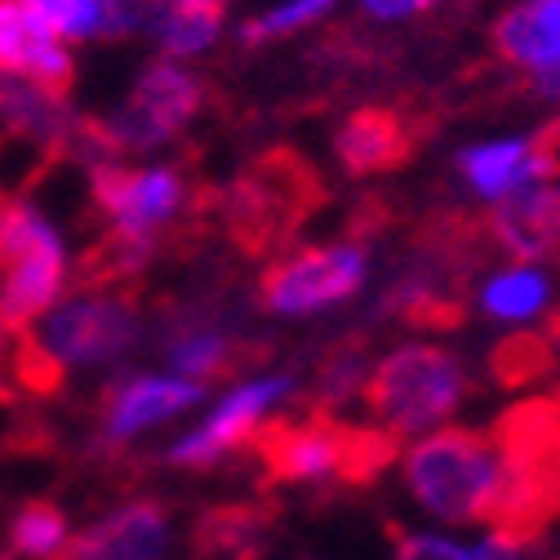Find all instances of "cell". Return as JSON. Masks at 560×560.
Masks as SVG:
<instances>
[{
  "label": "cell",
  "instance_id": "8fae6325",
  "mask_svg": "<svg viewBox=\"0 0 560 560\" xmlns=\"http://www.w3.org/2000/svg\"><path fill=\"white\" fill-rule=\"evenodd\" d=\"M129 338H133V307L125 299H90V303L62 307L49 320L40 347L67 370V365L112 361L129 347Z\"/></svg>",
  "mask_w": 560,
  "mask_h": 560
},
{
  "label": "cell",
  "instance_id": "83f0119b",
  "mask_svg": "<svg viewBox=\"0 0 560 560\" xmlns=\"http://www.w3.org/2000/svg\"><path fill=\"white\" fill-rule=\"evenodd\" d=\"M338 0H280L276 10L258 14L245 32V40H271V36H290L299 27H312L316 19H325Z\"/></svg>",
  "mask_w": 560,
  "mask_h": 560
},
{
  "label": "cell",
  "instance_id": "5b68a950",
  "mask_svg": "<svg viewBox=\"0 0 560 560\" xmlns=\"http://www.w3.org/2000/svg\"><path fill=\"white\" fill-rule=\"evenodd\" d=\"M67 285L58 232L27 200H0V329H27Z\"/></svg>",
  "mask_w": 560,
  "mask_h": 560
},
{
  "label": "cell",
  "instance_id": "d6986e66",
  "mask_svg": "<svg viewBox=\"0 0 560 560\" xmlns=\"http://www.w3.org/2000/svg\"><path fill=\"white\" fill-rule=\"evenodd\" d=\"M458 170L463 178L489 196V200H503L529 183H551L529 148V138H503V143H485V148H467L458 156Z\"/></svg>",
  "mask_w": 560,
  "mask_h": 560
},
{
  "label": "cell",
  "instance_id": "5bb4252c",
  "mask_svg": "<svg viewBox=\"0 0 560 560\" xmlns=\"http://www.w3.org/2000/svg\"><path fill=\"white\" fill-rule=\"evenodd\" d=\"M499 249H508L521 262L560 254V187L556 183H529L512 196L489 219Z\"/></svg>",
  "mask_w": 560,
  "mask_h": 560
},
{
  "label": "cell",
  "instance_id": "d4e9b609",
  "mask_svg": "<svg viewBox=\"0 0 560 560\" xmlns=\"http://www.w3.org/2000/svg\"><path fill=\"white\" fill-rule=\"evenodd\" d=\"M62 542H67V516H62L58 503L36 499V503H27V508L14 516V525H10V547H14L19 556L54 560Z\"/></svg>",
  "mask_w": 560,
  "mask_h": 560
},
{
  "label": "cell",
  "instance_id": "ac0fdd59",
  "mask_svg": "<svg viewBox=\"0 0 560 560\" xmlns=\"http://www.w3.org/2000/svg\"><path fill=\"white\" fill-rule=\"evenodd\" d=\"M228 0H143L138 23H148L152 36L170 58H196L223 36Z\"/></svg>",
  "mask_w": 560,
  "mask_h": 560
},
{
  "label": "cell",
  "instance_id": "f1b7e54d",
  "mask_svg": "<svg viewBox=\"0 0 560 560\" xmlns=\"http://www.w3.org/2000/svg\"><path fill=\"white\" fill-rule=\"evenodd\" d=\"M436 0H361V10L370 19H383V23H396V19H413V14H423L432 10Z\"/></svg>",
  "mask_w": 560,
  "mask_h": 560
},
{
  "label": "cell",
  "instance_id": "4316f807",
  "mask_svg": "<svg viewBox=\"0 0 560 560\" xmlns=\"http://www.w3.org/2000/svg\"><path fill=\"white\" fill-rule=\"evenodd\" d=\"M547 303V276L529 271V267H516V271H503L494 285L485 290V307L489 316H503V320H516V316H529Z\"/></svg>",
  "mask_w": 560,
  "mask_h": 560
},
{
  "label": "cell",
  "instance_id": "ffe728a7",
  "mask_svg": "<svg viewBox=\"0 0 560 560\" xmlns=\"http://www.w3.org/2000/svg\"><path fill=\"white\" fill-rule=\"evenodd\" d=\"M27 14H36L62 40H90V36H120L138 27L133 0H19Z\"/></svg>",
  "mask_w": 560,
  "mask_h": 560
},
{
  "label": "cell",
  "instance_id": "9c48e42d",
  "mask_svg": "<svg viewBox=\"0 0 560 560\" xmlns=\"http://www.w3.org/2000/svg\"><path fill=\"white\" fill-rule=\"evenodd\" d=\"M94 187V205L107 214L112 232L138 245H156V232L178 214L187 187L174 170L156 165V170H125V165H94L90 174Z\"/></svg>",
  "mask_w": 560,
  "mask_h": 560
},
{
  "label": "cell",
  "instance_id": "44dd1931",
  "mask_svg": "<svg viewBox=\"0 0 560 560\" xmlns=\"http://www.w3.org/2000/svg\"><path fill=\"white\" fill-rule=\"evenodd\" d=\"M245 342H232L223 334H183L174 342V370L187 378V383H219V378H232L249 365H258L267 352L262 347H249V352H241Z\"/></svg>",
  "mask_w": 560,
  "mask_h": 560
},
{
  "label": "cell",
  "instance_id": "484cf974",
  "mask_svg": "<svg viewBox=\"0 0 560 560\" xmlns=\"http://www.w3.org/2000/svg\"><path fill=\"white\" fill-rule=\"evenodd\" d=\"M387 538H392L396 560H516L521 556V551L499 547V542L458 547V542H445V538H432V534H409L396 521H387Z\"/></svg>",
  "mask_w": 560,
  "mask_h": 560
},
{
  "label": "cell",
  "instance_id": "8992f818",
  "mask_svg": "<svg viewBox=\"0 0 560 560\" xmlns=\"http://www.w3.org/2000/svg\"><path fill=\"white\" fill-rule=\"evenodd\" d=\"M316 196H320V187H316L312 170L285 152H276V156L258 161L254 174L236 187V196L228 205L232 236L249 254H267L307 219Z\"/></svg>",
  "mask_w": 560,
  "mask_h": 560
},
{
  "label": "cell",
  "instance_id": "277c9868",
  "mask_svg": "<svg viewBox=\"0 0 560 560\" xmlns=\"http://www.w3.org/2000/svg\"><path fill=\"white\" fill-rule=\"evenodd\" d=\"M463 383H467L463 365L450 352L409 342L370 370L361 392H365V409L374 413V428L405 436L454 413V405L463 400Z\"/></svg>",
  "mask_w": 560,
  "mask_h": 560
},
{
  "label": "cell",
  "instance_id": "6da1fadb",
  "mask_svg": "<svg viewBox=\"0 0 560 560\" xmlns=\"http://www.w3.org/2000/svg\"><path fill=\"white\" fill-rule=\"evenodd\" d=\"M499 458V489L489 529L499 547L525 551L560 521V396H534L489 428Z\"/></svg>",
  "mask_w": 560,
  "mask_h": 560
},
{
  "label": "cell",
  "instance_id": "e0dca14e",
  "mask_svg": "<svg viewBox=\"0 0 560 560\" xmlns=\"http://www.w3.org/2000/svg\"><path fill=\"white\" fill-rule=\"evenodd\" d=\"M494 49L529 72L560 67V0H516L494 23Z\"/></svg>",
  "mask_w": 560,
  "mask_h": 560
},
{
  "label": "cell",
  "instance_id": "9a60e30c",
  "mask_svg": "<svg viewBox=\"0 0 560 560\" xmlns=\"http://www.w3.org/2000/svg\"><path fill=\"white\" fill-rule=\"evenodd\" d=\"M196 400H200V383L187 378H120L103 396V423L112 441H129L174 418L178 409H191Z\"/></svg>",
  "mask_w": 560,
  "mask_h": 560
},
{
  "label": "cell",
  "instance_id": "52a82bcc",
  "mask_svg": "<svg viewBox=\"0 0 560 560\" xmlns=\"http://www.w3.org/2000/svg\"><path fill=\"white\" fill-rule=\"evenodd\" d=\"M200 103H205V85L187 72V67L161 58L138 77L125 112L103 120L94 138L116 152H129V148L143 152V148H156L165 138H174L200 112Z\"/></svg>",
  "mask_w": 560,
  "mask_h": 560
},
{
  "label": "cell",
  "instance_id": "603a6c76",
  "mask_svg": "<svg viewBox=\"0 0 560 560\" xmlns=\"http://www.w3.org/2000/svg\"><path fill=\"white\" fill-rule=\"evenodd\" d=\"M267 529V512H249V508H219L200 521L196 547L205 556H232L245 560L258 551V538Z\"/></svg>",
  "mask_w": 560,
  "mask_h": 560
},
{
  "label": "cell",
  "instance_id": "4fadbf2b",
  "mask_svg": "<svg viewBox=\"0 0 560 560\" xmlns=\"http://www.w3.org/2000/svg\"><path fill=\"white\" fill-rule=\"evenodd\" d=\"M285 392H290V383H285V378L245 383L241 392H232V396L214 409V418H209V423H205L200 432L183 436V441L170 450V458H174V463H183V467H209V463H219L223 454H232L236 445H245V441H249V432L258 428L262 409H267L271 400H280Z\"/></svg>",
  "mask_w": 560,
  "mask_h": 560
},
{
  "label": "cell",
  "instance_id": "7402d4cb",
  "mask_svg": "<svg viewBox=\"0 0 560 560\" xmlns=\"http://www.w3.org/2000/svg\"><path fill=\"white\" fill-rule=\"evenodd\" d=\"M387 312L418 329H454L463 325V294L445 285V276H400L387 294Z\"/></svg>",
  "mask_w": 560,
  "mask_h": 560
},
{
  "label": "cell",
  "instance_id": "7a4b0ae2",
  "mask_svg": "<svg viewBox=\"0 0 560 560\" xmlns=\"http://www.w3.org/2000/svg\"><path fill=\"white\" fill-rule=\"evenodd\" d=\"M262 476L271 485H307V480H334L338 489H365L374 485L392 458L400 454V436L387 428H361L347 418L316 405L303 413H280L258 423L245 441Z\"/></svg>",
  "mask_w": 560,
  "mask_h": 560
},
{
  "label": "cell",
  "instance_id": "cb8c5ba5",
  "mask_svg": "<svg viewBox=\"0 0 560 560\" xmlns=\"http://www.w3.org/2000/svg\"><path fill=\"white\" fill-rule=\"evenodd\" d=\"M551 370H556V347L542 334H512L494 347V357H489V374H494L503 387L538 383Z\"/></svg>",
  "mask_w": 560,
  "mask_h": 560
},
{
  "label": "cell",
  "instance_id": "30bf717a",
  "mask_svg": "<svg viewBox=\"0 0 560 560\" xmlns=\"http://www.w3.org/2000/svg\"><path fill=\"white\" fill-rule=\"evenodd\" d=\"M0 72L49 103H62L77 85V58L62 36H54L36 14L10 0L0 5Z\"/></svg>",
  "mask_w": 560,
  "mask_h": 560
},
{
  "label": "cell",
  "instance_id": "ba28073f",
  "mask_svg": "<svg viewBox=\"0 0 560 560\" xmlns=\"http://www.w3.org/2000/svg\"><path fill=\"white\" fill-rule=\"evenodd\" d=\"M361 285H365V254L357 245H320L271 262L258 285V299L267 312L303 316L352 299Z\"/></svg>",
  "mask_w": 560,
  "mask_h": 560
},
{
  "label": "cell",
  "instance_id": "7c38bea8",
  "mask_svg": "<svg viewBox=\"0 0 560 560\" xmlns=\"http://www.w3.org/2000/svg\"><path fill=\"white\" fill-rule=\"evenodd\" d=\"M170 534V516L156 499H138L103 516L81 538L62 542L54 560H156Z\"/></svg>",
  "mask_w": 560,
  "mask_h": 560
},
{
  "label": "cell",
  "instance_id": "2e32d148",
  "mask_svg": "<svg viewBox=\"0 0 560 560\" xmlns=\"http://www.w3.org/2000/svg\"><path fill=\"white\" fill-rule=\"evenodd\" d=\"M418 148L413 125L392 107H361L338 129V161L347 174H383L400 170Z\"/></svg>",
  "mask_w": 560,
  "mask_h": 560
},
{
  "label": "cell",
  "instance_id": "3957f363",
  "mask_svg": "<svg viewBox=\"0 0 560 560\" xmlns=\"http://www.w3.org/2000/svg\"><path fill=\"white\" fill-rule=\"evenodd\" d=\"M405 476L413 499L432 516L454 525H485L499 489V458L489 432L445 428L418 441L405 458Z\"/></svg>",
  "mask_w": 560,
  "mask_h": 560
}]
</instances>
